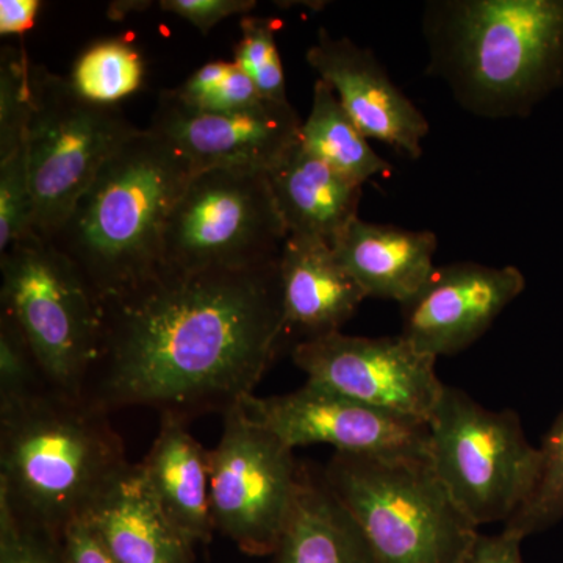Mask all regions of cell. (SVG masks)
Returning a JSON list of instances; mask_svg holds the SVG:
<instances>
[{
    "mask_svg": "<svg viewBox=\"0 0 563 563\" xmlns=\"http://www.w3.org/2000/svg\"><path fill=\"white\" fill-rule=\"evenodd\" d=\"M279 258L242 269L162 268L102 301L85 398L109 413L151 407L187 421L231 412L287 342Z\"/></svg>",
    "mask_w": 563,
    "mask_h": 563,
    "instance_id": "cell-1",
    "label": "cell"
},
{
    "mask_svg": "<svg viewBox=\"0 0 563 563\" xmlns=\"http://www.w3.org/2000/svg\"><path fill=\"white\" fill-rule=\"evenodd\" d=\"M428 74L485 120L528 118L563 88V0H431Z\"/></svg>",
    "mask_w": 563,
    "mask_h": 563,
    "instance_id": "cell-2",
    "label": "cell"
},
{
    "mask_svg": "<svg viewBox=\"0 0 563 563\" xmlns=\"http://www.w3.org/2000/svg\"><path fill=\"white\" fill-rule=\"evenodd\" d=\"M131 465L109 412L85 396L47 388L0 409V503L52 539L87 517Z\"/></svg>",
    "mask_w": 563,
    "mask_h": 563,
    "instance_id": "cell-3",
    "label": "cell"
},
{
    "mask_svg": "<svg viewBox=\"0 0 563 563\" xmlns=\"http://www.w3.org/2000/svg\"><path fill=\"white\" fill-rule=\"evenodd\" d=\"M192 176L168 140L139 129L103 163L49 243L99 302L132 290L163 268L166 221Z\"/></svg>",
    "mask_w": 563,
    "mask_h": 563,
    "instance_id": "cell-4",
    "label": "cell"
},
{
    "mask_svg": "<svg viewBox=\"0 0 563 563\" xmlns=\"http://www.w3.org/2000/svg\"><path fill=\"white\" fill-rule=\"evenodd\" d=\"M322 474L376 563H462L479 536L431 461L335 453Z\"/></svg>",
    "mask_w": 563,
    "mask_h": 563,
    "instance_id": "cell-5",
    "label": "cell"
},
{
    "mask_svg": "<svg viewBox=\"0 0 563 563\" xmlns=\"http://www.w3.org/2000/svg\"><path fill=\"white\" fill-rule=\"evenodd\" d=\"M0 313L24 333L52 390L81 398L99 354L101 302L77 266L32 233L0 254Z\"/></svg>",
    "mask_w": 563,
    "mask_h": 563,
    "instance_id": "cell-6",
    "label": "cell"
},
{
    "mask_svg": "<svg viewBox=\"0 0 563 563\" xmlns=\"http://www.w3.org/2000/svg\"><path fill=\"white\" fill-rule=\"evenodd\" d=\"M428 426L432 470L474 526L506 525L531 498L542 453L512 410L485 409L444 385Z\"/></svg>",
    "mask_w": 563,
    "mask_h": 563,
    "instance_id": "cell-7",
    "label": "cell"
},
{
    "mask_svg": "<svg viewBox=\"0 0 563 563\" xmlns=\"http://www.w3.org/2000/svg\"><path fill=\"white\" fill-rule=\"evenodd\" d=\"M136 131L120 107L81 98L69 77L33 63L27 151L35 235L49 242L103 163Z\"/></svg>",
    "mask_w": 563,
    "mask_h": 563,
    "instance_id": "cell-8",
    "label": "cell"
},
{
    "mask_svg": "<svg viewBox=\"0 0 563 563\" xmlns=\"http://www.w3.org/2000/svg\"><path fill=\"white\" fill-rule=\"evenodd\" d=\"M287 236L265 173H196L166 221L163 268H250L277 261Z\"/></svg>",
    "mask_w": 563,
    "mask_h": 563,
    "instance_id": "cell-9",
    "label": "cell"
},
{
    "mask_svg": "<svg viewBox=\"0 0 563 563\" xmlns=\"http://www.w3.org/2000/svg\"><path fill=\"white\" fill-rule=\"evenodd\" d=\"M299 465L279 437L252 421L242 404L233 407L210 451L214 531L243 553H276L290 521Z\"/></svg>",
    "mask_w": 563,
    "mask_h": 563,
    "instance_id": "cell-10",
    "label": "cell"
},
{
    "mask_svg": "<svg viewBox=\"0 0 563 563\" xmlns=\"http://www.w3.org/2000/svg\"><path fill=\"white\" fill-rule=\"evenodd\" d=\"M292 362L320 385L387 412L429 422L444 385L437 358L396 336H352L335 332L292 346Z\"/></svg>",
    "mask_w": 563,
    "mask_h": 563,
    "instance_id": "cell-11",
    "label": "cell"
},
{
    "mask_svg": "<svg viewBox=\"0 0 563 563\" xmlns=\"http://www.w3.org/2000/svg\"><path fill=\"white\" fill-rule=\"evenodd\" d=\"M252 421L272 431L291 450L321 443L335 453L385 459L429 457L428 422L368 406L306 383L285 395H252L242 402Z\"/></svg>",
    "mask_w": 563,
    "mask_h": 563,
    "instance_id": "cell-12",
    "label": "cell"
},
{
    "mask_svg": "<svg viewBox=\"0 0 563 563\" xmlns=\"http://www.w3.org/2000/svg\"><path fill=\"white\" fill-rule=\"evenodd\" d=\"M301 118L291 103L265 101L243 113L209 114L162 91L151 131L176 147L196 173H268L299 140Z\"/></svg>",
    "mask_w": 563,
    "mask_h": 563,
    "instance_id": "cell-13",
    "label": "cell"
},
{
    "mask_svg": "<svg viewBox=\"0 0 563 563\" xmlns=\"http://www.w3.org/2000/svg\"><path fill=\"white\" fill-rule=\"evenodd\" d=\"M525 288L523 273L515 266H435L421 290L401 303V335L433 358L457 354L477 342Z\"/></svg>",
    "mask_w": 563,
    "mask_h": 563,
    "instance_id": "cell-14",
    "label": "cell"
},
{
    "mask_svg": "<svg viewBox=\"0 0 563 563\" xmlns=\"http://www.w3.org/2000/svg\"><path fill=\"white\" fill-rule=\"evenodd\" d=\"M307 63L320 80L331 85L366 139L383 141L413 161L421 157L429 122L393 84L372 49L320 29L317 43L307 51Z\"/></svg>",
    "mask_w": 563,
    "mask_h": 563,
    "instance_id": "cell-15",
    "label": "cell"
},
{
    "mask_svg": "<svg viewBox=\"0 0 563 563\" xmlns=\"http://www.w3.org/2000/svg\"><path fill=\"white\" fill-rule=\"evenodd\" d=\"M279 268L285 333L295 344L340 332L366 299L324 240L288 235Z\"/></svg>",
    "mask_w": 563,
    "mask_h": 563,
    "instance_id": "cell-16",
    "label": "cell"
},
{
    "mask_svg": "<svg viewBox=\"0 0 563 563\" xmlns=\"http://www.w3.org/2000/svg\"><path fill=\"white\" fill-rule=\"evenodd\" d=\"M435 233L374 224L355 218L332 243L340 265L366 298L404 303L412 299L435 269Z\"/></svg>",
    "mask_w": 563,
    "mask_h": 563,
    "instance_id": "cell-17",
    "label": "cell"
},
{
    "mask_svg": "<svg viewBox=\"0 0 563 563\" xmlns=\"http://www.w3.org/2000/svg\"><path fill=\"white\" fill-rule=\"evenodd\" d=\"M139 466L147 490L168 520L192 544L209 543L214 532L210 451L188 431V421L162 415L157 437Z\"/></svg>",
    "mask_w": 563,
    "mask_h": 563,
    "instance_id": "cell-18",
    "label": "cell"
},
{
    "mask_svg": "<svg viewBox=\"0 0 563 563\" xmlns=\"http://www.w3.org/2000/svg\"><path fill=\"white\" fill-rule=\"evenodd\" d=\"M118 563H196L195 544L168 520L129 466L85 517Z\"/></svg>",
    "mask_w": 563,
    "mask_h": 563,
    "instance_id": "cell-19",
    "label": "cell"
},
{
    "mask_svg": "<svg viewBox=\"0 0 563 563\" xmlns=\"http://www.w3.org/2000/svg\"><path fill=\"white\" fill-rule=\"evenodd\" d=\"M266 177L288 235L332 244L358 218L362 185L318 161L299 140Z\"/></svg>",
    "mask_w": 563,
    "mask_h": 563,
    "instance_id": "cell-20",
    "label": "cell"
},
{
    "mask_svg": "<svg viewBox=\"0 0 563 563\" xmlns=\"http://www.w3.org/2000/svg\"><path fill=\"white\" fill-rule=\"evenodd\" d=\"M272 558L273 563H376L324 474L303 463L290 521Z\"/></svg>",
    "mask_w": 563,
    "mask_h": 563,
    "instance_id": "cell-21",
    "label": "cell"
},
{
    "mask_svg": "<svg viewBox=\"0 0 563 563\" xmlns=\"http://www.w3.org/2000/svg\"><path fill=\"white\" fill-rule=\"evenodd\" d=\"M299 143L318 161L358 185L393 169L390 163L369 146L368 139L343 109L331 85L320 79L313 87L312 110L302 121Z\"/></svg>",
    "mask_w": 563,
    "mask_h": 563,
    "instance_id": "cell-22",
    "label": "cell"
},
{
    "mask_svg": "<svg viewBox=\"0 0 563 563\" xmlns=\"http://www.w3.org/2000/svg\"><path fill=\"white\" fill-rule=\"evenodd\" d=\"M144 62L131 40L99 41L77 58L69 80L81 98L102 106H118L140 90Z\"/></svg>",
    "mask_w": 563,
    "mask_h": 563,
    "instance_id": "cell-23",
    "label": "cell"
},
{
    "mask_svg": "<svg viewBox=\"0 0 563 563\" xmlns=\"http://www.w3.org/2000/svg\"><path fill=\"white\" fill-rule=\"evenodd\" d=\"M172 91L185 106L209 114L243 113L265 102L235 62L206 63Z\"/></svg>",
    "mask_w": 563,
    "mask_h": 563,
    "instance_id": "cell-24",
    "label": "cell"
},
{
    "mask_svg": "<svg viewBox=\"0 0 563 563\" xmlns=\"http://www.w3.org/2000/svg\"><path fill=\"white\" fill-rule=\"evenodd\" d=\"M540 453L542 470L531 498L504 525L523 540L563 520V412L544 435Z\"/></svg>",
    "mask_w": 563,
    "mask_h": 563,
    "instance_id": "cell-25",
    "label": "cell"
},
{
    "mask_svg": "<svg viewBox=\"0 0 563 563\" xmlns=\"http://www.w3.org/2000/svg\"><path fill=\"white\" fill-rule=\"evenodd\" d=\"M32 66L27 51L2 47L0 54V161L27 144L32 117Z\"/></svg>",
    "mask_w": 563,
    "mask_h": 563,
    "instance_id": "cell-26",
    "label": "cell"
},
{
    "mask_svg": "<svg viewBox=\"0 0 563 563\" xmlns=\"http://www.w3.org/2000/svg\"><path fill=\"white\" fill-rule=\"evenodd\" d=\"M242 38L236 43L235 62L254 81L265 101L290 103L285 87L284 66L277 51V22L273 18L246 16L240 21Z\"/></svg>",
    "mask_w": 563,
    "mask_h": 563,
    "instance_id": "cell-27",
    "label": "cell"
},
{
    "mask_svg": "<svg viewBox=\"0 0 563 563\" xmlns=\"http://www.w3.org/2000/svg\"><path fill=\"white\" fill-rule=\"evenodd\" d=\"M35 233L27 144L0 161V254Z\"/></svg>",
    "mask_w": 563,
    "mask_h": 563,
    "instance_id": "cell-28",
    "label": "cell"
},
{
    "mask_svg": "<svg viewBox=\"0 0 563 563\" xmlns=\"http://www.w3.org/2000/svg\"><path fill=\"white\" fill-rule=\"evenodd\" d=\"M46 377L24 333L0 313V409H9L47 390Z\"/></svg>",
    "mask_w": 563,
    "mask_h": 563,
    "instance_id": "cell-29",
    "label": "cell"
},
{
    "mask_svg": "<svg viewBox=\"0 0 563 563\" xmlns=\"http://www.w3.org/2000/svg\"><path fill=\"white\" fill-rule=\"evenodd\" d=\"M0 563H63L58 542L22 523L0 503Z\"/></svg>",
    "mask_w": 563,
    "mask_h": 563,
    "instance_id": "cell-30",
    "label": "cell"
},
{
    "mask_svg": "<svg viewBox=\"0 0 563 563\" xmlns=\"http://www.w3.org/2000/svg\"><path fill=\"white\" fill-rule=\"evenodd\" d=\"M161 9L177 14L207 35L225 18L246 14L257 7L254 0H162Z\"/></svg>",
    "mask_w": 563,
    "mask_h": 563,
    "instance_id": "cell-31",
    "label": "cell"
},
{
    "mask_svg": "<svg viewBox=\"0 0 563 563\" xmlns=\"http://www.w3.org/2000/svg\"><path fill=\"white\" fill-rule=\"evenodd\" d=\"M57 542L63 563H118L85 518L70 523Z\"/></svg>",
    "mask_w": 563,
    "mask_h": 563,
    "instance_id": "cell-32",
    "label": "cell"
},
{
    "mask_svg": "<svg viewBox=\"0 0 563 563\" xmlns=\"http://www.w3.org/2000/svg\"><path fill=\"white\" fill-rule=\"evenodd\" d=\"M523 539L503 529L496 536H477L462 563H525L521 558Z\"/></svg>",
    "mask_w": 563,
    "mask_h": 563,
    "instance_id": "cell-33",
    "label": "cell"
},
{
    "mask_svg": "<svg viewBox=\"0 0 563 563\" xmlns=\"http://www.w3.org/2000/svg\"><path fill=\"white\" fill-rule=\"evenodd\" d=\"M41 9L38 0H2L0 2V35H22L33 29Z\"/></svg>",
    "mask_w": 563,
    "mask_h": 563,
    "instance_id": "cell-34",
    "label": "cell"
},
{
    "mask_svg": "<svg viewBox=\"0 0 563 563\" xmlns=\"http://www.w3.org/2000/svg\"><path fill=\"white\" fill-rule=\"evenodd\" d=\"M151 5V2H135V0H129V2H113L110 3L109 16L113 21H122V18L133 13V11L146 10Z\"/></svg>",
    "mask_w": 563,
    "mask_h": 563,
    "instance_id": "cell-35",
    "label": "cell"
}]
</instances>
